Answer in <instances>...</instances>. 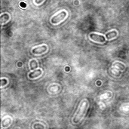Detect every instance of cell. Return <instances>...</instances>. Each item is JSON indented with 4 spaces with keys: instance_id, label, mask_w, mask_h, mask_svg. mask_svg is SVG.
Returning <instances> with one entry per match:
<instances>
[{
    "instance_id": "277c9868",
    "label": "cell",
    "mask_w": 129,
    "mask_h": 129,
    "mask_svg": "<svg viewBox=\"0 0 129 129\" xmlns=\"http://www.w3.org/2000/svg\"><path fill=\"white\" fill-rule=\"evenodd\" d=\"M47 49H48V48L46 45H41V46H39V47L33 48L32 51V53L34 54H41L42 53L46 52Z\"/></svg>"
},
{
    "instance_id": "8fae6325",
    "label": "cell",
    "mask_w": 129,
    "mask_h": 129,
    "mask_svg": "<svg viewBox=\"0 0 129 129\" xmlns=\"http://www.w3.org/2000/svg\"><path fill=\"white\" fill-rule=\"evenodd\" d=\"M20 7L23 8H25L26 7V4L24 3V2H21L20 3Z\"/></svg>"
},
{
    "instance_id": "6da1fadb",
    "label": "cell",
    "mask_w": 129,
    "mask_h": 129,
    "mask_svg": "<svg viewBox=\"0 0 129 129\" xmlns=\"http://www.w3.org/2000/svg\"><path fill=\"white\" fill-rule=\"evenodd\" d=\"M88 107V103L87 100H83V101H82L79 108L78 110V112L75 115V117L73 119L74 123H78L82 120L84 115H85L86 113V110H87Z\"/></svg>"
},
{
    "instance_id": "7c38bea8",
    "label": "cell",
    "mask_w": 129,
    "mask_h": 129,
    "mask_svg": "<svg viewBox=\"0 0 129 129\" xmlns=\"http://www.w3.org/2000/svg\"><path fill=\"white\" fill-rule=\"evenodd\" d=\"M44 0H35V3L36 4H41Z\"/></svg>"
},
{
    "instance_id": "ba28073f",
    "label": "cell",
    "mask_w": 129,
    "mask_h": 129,
    "mask_svg": "<svg viewBox=\"0 0 129 129\" xmlns=\"http://www.w3.org/2000/svg\"><path fill=\"white\" fill-rule=\"evenodd\" d=\"M30 66L31 70H35V69H36L37 66H38L37 62H36L35 60H32L30 61Z\"/></svg>"
},
{
    "instance_id": "9c48e42d",
    "label": "cell",
    "mask_w": 129,
    "mask_h": 129,
    "mask_svg": "<svg viewBox=\"0 0 129 129\" xmlns=\"http://www.w3.org/2000/svg\"><path fill=\"white\" fill-rule=\"evenodd\" d=\"M7 83H8L7 79H5V78H2L1 79V87H3L5 85H6Z\"/></svg>"
},
{
    "instance_id": "8992f818",
    "label": "cell",
    "mask_w": 129,
    "mask_h": 129,
    "mask_svg": "<svg viewBox=\"0 0 129 129\" xmlns=\"http://www.w3.org/2000/svg\"><path fill=\"white\" fill-rule=\"evenodd\" d=\"M116 36H117V32H116V30H114V31H110V32H107V33L106 34V38L107 39H112L115 38Z\"/></svg>"
},
{
    "instance_id": "7a4b0ae2",
    "label": "cell",
    "mask_w": 129,
    "mask_h": 129,
    "mask_svg": "<svg viewBox=\"0 0 129 129\" xmlns=\"http://www.w3.org/2000/svg\"><path fill=\"white\" fill-rule=\"evenodd\" d=\"M66 12H60L59 14H58L57 15H55V16H54L53 18H52V24H58V23H60V21H62L66 17Z\"/></svg>"
},
{
    "instance_id": "5b68a950",
    "label": "cell",
    "mask_w": 129,
    "mask_h": 129,
    "mask_svg": "<svg viewBox=\"0 0 129 129\" xmlns=\"http://www.w3.org/2000/svg\"><path fill=\"white\" fill-rule=\"evenodd\" d=\"M42 73V71L41 70H33L32 72H30V74H29V77L30 78H35L36 77H39V76H40Z\"/></svg>"
},
{
    "instance_id": "3957f363",
    "label": "cell",
    "mask_w": 129,
    "mask_h": 129,
    "mask_svg": "<svg viewBox=\"0 0 129 129\" xmlns=\"http://www.w3.org/2000/svg\"><path fill=\"white\" fill-rule=\"evenodd\" d=\"M90 38L91 40L94 41V42H101V43H104L106 42V39L104 38L103 36L102 35H99L97 34L95 32H92L90 34Z\"/></svg>"
},
{
    "instance_id": "52a82bcc",
    "label": "cell",
    "mask_w": 129,
    "mask_h": 129,
    "mask_svg": "<svg viewBox=\"0 0 129 129\" xmlns=\"http://www.w3.org/2000/svg\"><path fill=\"white\" fill-rule=\"evenodd\" d=\"M9 20V16L8 14H3L1 16V24H5Z\"/></svg>"
},
{
    "instance_id": "30bf717a",
    "label": "cell",
    "mask_w": 129,
    "mask_h": 129,
    "mask_svg": "<svg viewBox=\"0 0 129 129\" xmlns=\"http://www.w3.org/2000/svg\"><path fill=\"white\" fill-rule=\"evenodd\" d=\"M33 128H44L45 127H44L43 125H40V124H38V125H33Z\"/></svg>"
}]
</instances>
